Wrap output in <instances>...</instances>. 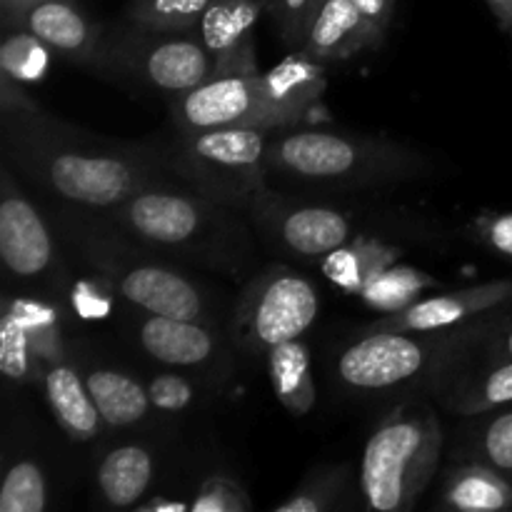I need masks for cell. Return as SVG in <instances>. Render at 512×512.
<instances>
[{
	"label": "cell",
	"instance_id": "cell-1",
	"mask_svg": "<svg viewBox=\"0 0 512 512\" xmlns=\"http://www.w3.org/2000/svg\"><path fill=\"white\" fill-rule=\"evenodd\" d=\"M3 155L30 183L70 208L105 213L138 190L168 183L160 150L115 143L40 108L23 83L0 73Z\"/></svg>",
	"mask_w": 512,
	"mask_h": 512
},
{
	"label": "cell",
	"instance_id": "cell-2",
	"mask_svg": "<svg viewBox=\"0 0 512 512\" xmlns=\"http://www.w3.org/2000/svg\"><path fill=\"white\" fill-rule=\"evenodd\" d=\"M235 213L190 185L175 188L168 180L138 190L100 215L150 250L180 255L205 268L240 270L253 245Z\"/></svg>",
	"mask_w": 512,
	"mask_h": 512
},
{
	"label": "cell",
	"instance_id": "cell-3",
	"mask_svg": "<svg viewBox=\"0 0 512 512\" xmlns=\"http://www.w3.org/2000/svg\"><path fill=\"white\" fill-rule=\"evenodd\" d=\"M53 220L80 260L125 303L150 315L208 320L203 290L188 275L163 263L158 253H148L150 248L125 235L105 215L63 205Z\"/></svg>",
	"mask_w": 512,
	"mask_h": 512
},
{
	"label": "cell",
	"instance_id": "cell-4",
	"mask_svg": "<svg viewBox=\"0 0 512 512\" xmlns=\"http://www.w3.org/2000/svg\"><path fill=\"white\" fill-rule=\"evenodd\" d=\"M268 170L320 188H385L428 173V160L405 145L323 128H280L270 133Z\"/></svg>",
	"mask_w": 512,
	"mask_h": 512
},
{
	"label": "cell",
	"instance_id": "cell-5",
	"mask_svg": "<svg viewBox=\"0 0 512 512\" xmlns=\"http://www.w3.org/2000/svg\"><path fill=\"white\" fill-rule=\"evenodd\" d=\"M273 130L210 128L178 130L160 148L165 168L208 198L245 210L268 188V143Z\"/></svg>",
	"mask_w": 512,
	"mask_h": 512
},
{
	"label": "cell",
	"instance_id": "cell-6",
	"mask_svg": "<svg viewBox=\"0 0 512 512\" xmlns=\"http://www.w3.org/2000/svg\"><path fill=\"white\" fill-rule=\"evenodd\" d=\"M443 450L438 415L425 405L395 410L373 430L360 463V488L368 508L413 510L435 478Z\"/></svg>",
	"mask_w": 512,
	"mask_h": 512
},
{
	"label": "cell",
	"instance_id": "cell-7",
	"mask_svg": "<svg viewBox=\"0 0 512 512\" xmlns=\"http://www.w3.org/2000/svg\"><path fill=\"white\" fill-rule=\"evenodd\" d=\"M95 73L130 88L175 98L213 78V55L190 30H155L123 23L105 30Z\"/></svg>",
	"mask_w": 512,
	"mask_h": 512
},
{
	"label": "cell",
	"instance_id": "cell-8",
	"mask_svg": "<svg viewBox=\"0 0 512 512\" xmlns=\"http://www.w3.org/2000/svg\"><path fill=\"white\" fill-rule=\"evenodd\" d=\"M468 340L463 328L445 333L413 330H365L363 338L340 353L335 373L350 390L385 393L418 383L453 358Z\"/></svg>",
	"mask_w": 512,
	"mask_h": 512
},
{
	"label": "cell",
	"instance_id": "cell-9",
	"mask_svg": "<svg viewBox=\"0 0 512 512\" xmlns=\"http://www.w3.org/2000/svg\"><path fill=\"white\" fill-rule=\"evenodd\" d=\"M320 313L315 285L283 265L260 270L235 305L230 335L250 355H268L313 328Z\"/></svg>",
	"mask_w": 512,
	"mask_h": 512
},
{
	"label": "cell",
	"instance_id": "cell-10",
	"mask_svg": "<svg viewBox=\"0 0 512 512\" xmlns=\"http://www.w3.org/2000/svg\"><path fill=\"white\" fill-rule=\"evenodd\" d=\"M173 123L178 130L210 128H290L285 110L280 108L265 73L213 75L198 88L170 98Z\"/></svg>",
	"mask_w": 512,
	"mask_h": 512
},
{
	"label": "cell",
	"instance_id": "cell-11",
	"mask_svg": "<svg viewBox=\"0 0 512 512\" xmlns=\"http://www.w3.org/2000/svg\"><path fill=\"white\" fill-rule=\"evenodd\" d=\"M245 213L270 243L308 263L330 258L353 240V223L345 210L283 198L270 188L255 195Z\"/></svg>",
	"mask_w": 512,
	"mask_h": 512
},
{
	"label": "cell",
	"instance_id": "cell-12",
	"mask_svg": "<svg viewBox=\"0 0 512 512\" xmlns=\"http://www.w3.org/2000/svg\"><path fill=\"white\" fill-rule=\"evenodd\" d=\"M0 183V255L15 278L40 280L53 270L55 243L43 215L20 193L5 165Z\"/></svg>",
	"mask_w": 512,
	"mask_h": 512
},
{
	"label": "cell",
	"instance_id": "cell-13",
	"mask_svg": "<svg viewBox=\"0 0 512 512\" xmlns=\"http://www.w3.org/2000/svg\"><path fill=\"white\" fill-rule=\"evenodd\" d=\"M512 300V280L460 288L433 298H420L385 318L375 320L368 330H413V333H445L465 328L470 320L495 313Z\"/></svg>",
	"mask_w": 512,
	"mask_h": 512
},
{
	"label": "cell",
	"instance_id": "cell-14",
	"mask_svg": "<svg viewBox=\"0 0 512 512\" xmlns=\"http://www.w3.org/2000/svg\"><path fill=\"white\" fill-rule=\"evenodd\" d=\"M263 0H213L200 18V40L213 55L215 73H258L253 30L265 13Z\"/></svg>",
	"mask_w": 512,
	"mask_h": 512
},
{
	"label": "cell",
	"instance_id": "cell-15",
	"mask_svg": "<svg viewBox=\"0 0 512 512\" xmlns=\"http://www.w3.org/2000/svg\"><path fill=\"white\" fill-rule=\"evenodd\" d=\"M15 28L28 30L53 53L90 70L105 35V28L93 23L73 0H38L20 15Z\"/></svg>",
	"mask_w": 512,
	"mask_h": 512
},
{
	"label": "cell",
	"instance_id": "cell-16",
	"mask_svg": "<svg viewBox=\"0 0 512 512\" xmlns=\"http://www.w3.org/2000/svg\"><path fill=\"white\" fill-rule=\"evenodd\" d=\"M385 33L375 28L350 0H323L313 13L300 53L318 63L348 60L363 50H378Z\"/></svg>",
	"mask_w": 512,
	"mask_h": 512
},
{
	"label": "cell",
	"instance_id": "cell-17",
	"mask_svg": "<svg viewBox=\"0 0 512 512\" xmlns=\"http://www.w3.org/2000/svg\"><path fill=\"white\" fill-rule=\"evenodd\" d=\"M138 343L145 355L168 368H198L218 358V338L203 320L150 315L138 325Z\"/></svg>",
	"mask_w": 512,
	"mask_h": 512
},
{
	"label": "cell",
	"instance_id": "cell-18",
	"mask_svg": "<svg viewBox=\"0 0 512 512\" xmlns=\"http://www.w3.org/2000/svg\"><path fill=\"white\" fill-rule=\"evenodd\" d=\"M43 383L55 423L65 430V435L80 440V443L93 440L100 433L103 418H100L98 405L90 395L88 383H85V378H80L78 370L58 360V363L45 368Z\"/></svg>",
	"mask_w": 512,
	"mask_h": 512
},
{
	"label": "cell",
	"instance_id": "cell-19",
	"mask_svg": "<svg viewBox=\"0 0 512 512\" xmlns=\"http://www.w3.org/2000/svg\"><path fill=\"white\" fill-rule=\"evenodd\" d=\"M90 395L100 410V418L110 428H130L148 418L150 395L140 380L115 368H93L85 373Z\"/></svg>",
	"mask_w": 512,
	"mask_h": 512
},
{
	"label": "cell",
	"instance_id": "cell-20",
	"mask_svg": "<svg viewBox=\"0 0 512 512\" xmlns=\"http://www.w3.org/2000/svg\"><path fill=\"white\" fill-rule=\"evenodd\" d=\"M153 455L143 445H120L98 465V488L110 508H133L153 483Z\"/></svg>",
	"mask_w": 512,
	"mask_h": 512
},
{
	"label": "cell",
	"instance_id": "cell-21",
	"mask_svg": "<svg viewBox=\"0 0 512 512\" xmlns=\"http://www.w3.org/2000/svg\"><path fill=\"white\" fill-rule=\"evenodd\" d=\"M270 380H273L275 398L280 400L288 413L303 418L315 408L318 390H315L313 373H310V353L303 340H288L270 350L268 355Z\"/></svg>",
	"mask_w": 512,
	"mask_h": 512
},
{
	"label": "cell",
	"instance_id": "cell-22",
	"mask_svg": "<svg viewBox=\"0 0 512 512\" xmlns=\"http://www.w3.org/2000/svg\"><path fill=\"white\" fill-rule=\"evenodd\" d=\"M443 505L460 512H493L512 508V483L508 475L488 463L463 465L450 475Z\"/></svg>",
	"mask_w": 512,
	"mask_h": 512
},
{
	"label": "cell",
	"instance_id": "cell-23",
	"mask_svg": "<svg viewBox=\"0 0 512 512\" xmlns=\"http://www.w3.org/2000/svg\"><path fill=\"white\" fill-rule=\"evenodd\" d=\"M53 50L23 28H8L0 45V73L18 83H38L45 78Z\"/></svg>",
	"mask_w": 512,
	"mask_h": 512
},
{
	"label": "cell",
	"instance_id": "cell-24",
	"mask_svg": "<svg viewBox=\"0 0 512 512\" xmlns=\"http://www.w3.org/2000/svg\"><path fill=\"white\" fill-rule=\"evenodd\" d=\"M213 0H128L123 18L155 30H193Z\"/></svg>",
	"mask_w": 512,
	"mask_h": 512
},
{
	"label": "cell",
	"instance_id": "cell-25",
	"mask_svg": "<svg viewBox=\"0 0 512 512\" xmlns=\"http://www.w3.org/2000/svg\"><path fill=\"white\" fill-rule=\"evenodd\" d=\"M38 365L40 360L35 355L28 320L20 303H15V308L5 310L3 325H0V368L10 380L23 383V380H30Z\"/></svg>",
	"mask_w": 512,
	"mask_h": 512
},
{
	"label": "cell",
	"instance_id": "cell-26",
	"mask_svg": "<svg viewBox=\"0 0 512 512\" xmlns=\"http://www.w3.org/2000/svg\"><path fill=\"white\" fill-rule=\"evenodd\" d=\"M348 493V465L320 468L295 488L288 500L278 505V512H323L338 508Z\"/></svg>",
	"mask_w": 512,
	"mask_h": 512
},
{
	"label": "cell",
	"instance_id": "cell-27",
	"mask_svg": "<svg viewBox=\"0 0 512 512\" xmlns=\"http://www.w3.org/2000/svg\"><path fill=\"white\" fill-rule=\"evenodd\" d=\"M512 405V360H495L493 368L475 378L455 400L460 415H480Z\"/></svg>",
	"mask_w": 512,
	"mask_h": 512
},
{
	"label": "cell",
	"instance_id": "cell-28",
	"mask_svg": "<svg viewBox=\"0 0 512 512\" xmlns=\"http://www.w3.org/2000/svg\"><path fill=\"white\" fill-rule=\"evenodd\" d=\"M48 505L45 473L33 460H20L5 473L0 488V512H43Z\"/></svg>",
	"mask_w": 512,
	"mask_h": 512
},
{
	"label": "cell",
	"instance_id": "cell-29",
	"mask_svg": "<svg viewBox=\"0 0 512 512\" xmlns=\"http://www.w3.org/2000/svg\"><path fill=\"white\" fill-rule=\"evenodd\" d=\"M420 283H423V275L415 273V270H390V273H383L380 278H375L363 290V295L375 308L395 313V310L415 303L413 293H418Z\"/></svg>",
	"mask_w": 512,
	"mask_h": 512
},
{
	"label": "cell",
	"instance_id": "cell-30",
	"mask_svg": "<svg viewBox=\"0 0 512 512\" xmlns=\"http://www.w3.org/2000/svg\"><path fill=\"white\" fill-rule=\"evenodd\" d=\"M480 458L503 475H512V408H500L480 435Z\"/></svg>",
	"mask_w": 512,
	"mask_h": 512
},
{
	"label": "cell",
	"instance_id": "cell-31",
	"mask_svg": "<svg viewBox=\"0 0 512 512\" xmlns=\"http://www.w3.org/2000/svg\"><path fill=\"white\" fill-rule=\"evenodd\" d=\"M190 508L200 512H245L253 508V503H250L248 493L233 478L213 475V478H208L200 485Z\"/></svg>",
	"mask_w": 512,
	"mask_h": 512
},
{
	"label": "cell",
	"instance_id": "cell-32",
	"mask_svg": "<svg viewBox=\"0 0 512 512\" xmlns=\"http://www.w3.org/2000/svg\"><path fill=\"white\" fill-rule=\"evenodd\" d=\"M148 395L150 405H153L155 410H163V413H180V410H185L193 403L195 390L183 375L163 373L155 375V378L150 380Z\"/></svg>",
	"mask_w": 512,
	"mask_h": 512
},
{
	"label": "cell",
	"instance_id": "cell-33",
	"mask_svg": "<svg viewBox=\"0 0 512 512\" xmlns=\"http://www.w3.org/2000/svg\"><path fill=\"white\" fill-rule=\"evenodd\" d=\"M315 13V0H283L278 13L280 35H283L288 48H298L303 45L305 33H308L310 18Z\"/></svg>",
	"mask_w": 512,
	"mask_h": 512
},
{
	"label": "cell",
	"instance_id": "cell-34",
	"mask_svg": "<svg viewBox=\"0 0 512 512\" xmlns=\"http://www.w3.org/2000/svg\"><path fill=\"white\" fill-rule=\"evenodd\" d=\"M478 233L488 248H493L498 255H505V258H512V210L483 215L478 220Z\"/></svg>",
	"mask_w": 512,
	"mask_h": 512
},
{
	"label": "cell",
	"instance_id": "cell-35",
	"mask_svg": "<svg viewBox=\"0 0 512 512\" xmlns=\"http://www.w3.org/2000/svg\"><path fill=\"white\" fill-rule=\"evenodd\" d=\"M375 28H380L383 33H388L390 20L395 13V0H350Z\"/></svg>",
	"mask_w": 512,
	"mask_h": 512
},
{
	"label": "cell",
	"instance_id": "cell-36",
	"mask_svg": "<svg viewBox=\"0 0 512 512\" xmlns=\"http://www.w3.org/2000/svg\"><path fill=\"white\" fill-rule=\"evenodd\" d=\"M0 3H3L5 28H15V23L20 20V15H23L30 5L38 3V0H0Z\"/></svg>",
	"mask_w": 512,
	"mask_h": 512
},
{
	"label": "cell",
	"instance_id": "cell-37",
	"mask_svg": "<svg viewBox=\"0 0 512 512\" xmlns=\"http://www.w3.org/2000/svg\"><path fill=\"white\" fill-rule=\"evenodd\" d=\"M485 3L490 5L500 28L512 38V0H485Z\"/></svg>",
	"mask_w": 512,
	"mask_h": 512
},
{
	"label": "cell",
	"instance_id": "cell-38",
	"mask_svg": "<svg viewBox=\"0 0 512 512\" xmlns=\"http://www.w3.org/2000/svg\"><path fill=\"white\" fill-rule=\"evenodd\" d=\"M498 360H512V323L505 328L503 338H500L498 343Z\"/></svg>",
	"mask_w": 512,
	"mask_h": 512
},
{
	"label": "cell",
	"instance_id": "cell-39",
	"mask_svg": "<svg viewBox=\"0 0 512 512\" xmlns=\"http://www.w3.org/2000/svg\"><path fill=\"white\" fill-rule=\"evenodd\" d=\"M263 3H265V8H268L270 13H275V18H278L280 5H283V0H263Z\"/></svg>",
	"mask_w": 512,
	"mask_h": 512
},
{
	"label": "cell",
	"instance_id": "cell-40",
	"mask_svg": "<svg viewBox=\"0 0 512 512\" xmlns=\"http://www.w3.org/2000/svg\"><path fill=\"white\" fill-rule=\"evenodd\" d=\"M320 3H323V0H315V10H318V5H320Z\"/></svg>",
	"mask_w": 512,
	"mask_h": 512
}]
</instances>
